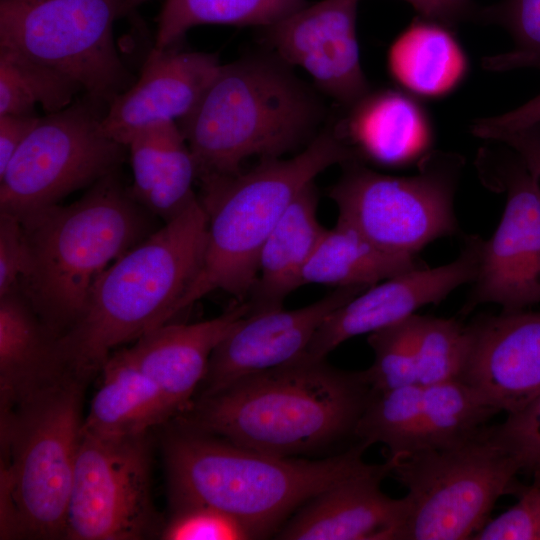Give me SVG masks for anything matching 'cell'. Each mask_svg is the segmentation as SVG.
<instances>
[{
    "instance_id": "7c38bea8",
    "label": "cell",
    "mask_w": 540,
    "mask_h": 540,
    "mask_svg": "<svg viewBox=\"0 0 540 540\" xmlns=\"http://www.w3.org/2000/svg\"><path fill=\"white\" fill-rule=\"evenodd\" d=\"M150 475L148 433L99 437L81 432L64 539L139 540L161 530Z\"/></svg>"
},
{
    "instance_id": "4316f807",
    "label": "cell",
    "mask_w": 540,
    "mask_h": 540,
    "mask_svg": "<svg viewBox=\"0 0 540 540\" xmlns=\"http://www.w3.org/2000/svg\"><path fill=\"white\" fill-rule=\"evenodd\" d=\"M101 372V386L83 419L82 433L99 437L138 435L175 415L156 383L125 349L111 354Z\"/></svg>"
},
{
    "instance_id": "d6986e66",
    "label": "cell",
    "mask_w": 540,
    "mask_h": 540,
    "mask_svg": "<svg viewBox=\"0 0 540 540\" xmlns=\"http://www.w3.org/2000/svg\"><path fill=\"white\" fill-rule=\"evenodd\" d=\"M220 66L212 53L153 48L138 80L108 104L101 123L104 134L127 147L149 126L178 122L194 108Z\"/></svg>"
},
{
    "instance_id": "1f68e13d",
    "label": "cell",
    "mask_w": 540,
    "mask_h": 540,
    "mask_svg": "<svg viewBox=\"0 0 540 540\" xmlns=\"http://www.w3.org/2000/svg\"><path fill=\"white\" fill-rule=\"evenodd\" d=\"M477 20L503 27L514 41L510 52L484 59V68L540 69V0H501L480 8Z\"/></svg>"
},
{
    "instance_id": "484cf974",
    "label": "cell",
    "mask_w": 540,
    "mask_h": 540,
    "mask_svg": "<svg viewBox=\"0 0 540 540\" xmlns=\"http://www.w3.org/2000/svg\"><path fill=\"white\" fill-rule=\"evenodd\" d=\"M387 69L405 92L438 99L463 83L469 60L452 27L419 16L389 46Z\"/></svg>"
},
{
    "instance_id": "cb8c5ba5",
    "label": "cell",
    "mask_w": 540,
    "mask_h": 540,
    "mask_svg": "<svg viewBox=\"0 0 540 540\" xmlns=\"http://www.w3.org/2000/svg\"><path fill=\"white\" fill-rule=\"evenodd\" d=\"M127 148L133 174L130 193L153 216L169 222L198 199L193 191L196 163L176 122L141 130Z\"/></svg>"
},
{
    "instance_id": "f35d334b",
    "label": "cell",
    "mask_w": 540,
    "mask_h": 540,
    "mask_svg": "<svg viewBox=\"0 0 540 540\" xmlns=\"http://www.w3.org/2000/svg\"><path fill=\"white\" fill-rule=\"evenodd\" d=\"M420 17L435 20L452 28L465 20H477L480 7L472 0H404Z\"/></svg>"
},
{
    "instance_id": "6da1fadb",
    "label": "cell",
    "mask_w": 540,
    "mask_h": 540,
    "mask_svg": "<svg viewBox=\"0 0 540 540\" xmlns=\"http://www.w3.org/2000/svg\"><path fill=\"white\" fill-rule=\"evenodd\" d=\"M372 392L365 370L298 359L199 396L180 414V424L257 452L291 457L354 436Z\"/></svg>"
},
{
    "instance_id": "83f0119b",
    "label": "cell",
    "mask_w": 540,
    "mask_h": 540,
    "mask_svg": "<svg viewBox=\"0 0 540 540\" xmlns=\"http://www.w3.org/2000/svg\"><path fill=\"white\" fill-rule=\"evenodd\" d=\"M422 266L416 257L384 251L351 226L340 222L325 228L302 274V286L323 284L368 288L404 271Z\"/></svg>"
},
{
    "instance_id": "603a6c76",
    "label": "cell",
    "mask_w": 540,
    "mask_h": 540,
    "mask_svg": "<svg viewBox=\"0 0 540 540\" xmlns=\"http://www.w3.org/2000/svg\"><path fill=\"white\" fill-rule=\"evenodd\" d=\"M68 372L59 338L22 292L0 295L1 411L15 408Z\"/></svg>"
},
{
    "instance_id": "f1b7e54d",
    "label": "cell",
    "mask_w": 540,
    "mask_h": 540,
    "mask_svg": "<svg viewBox=\"0 0 540 540\" xmlns=\"http://www.w3.org/2000/svg\"><path fill=\"white\" fill-rule=\"evenodd\" d=\"M305 5V0H166L158 16L154 48H170L202 24L267 28Z\"/></svg>"
},
{
    "instance_id": "d590c367",
    "label": "cell",
    "mask_w": 540,
    "mask_h": 540,
    "mask_svg": "<svg viewBox=\"0 0 540 540\" xmlns=\"http://www.w3.org/2000/svg\"><path fill=\"white\" fill-rule=\"evenodd\" d=\"M518 501L476 533L472 540H540V486L525 485Z\"/></svg>"
},
{
    "instance_id": "8d00e7d4",
    "label": "cell",
    "mask_w": 540,
    "mask_h": 540,
    "mask_svg": "<svg viewBox=\"0 0 540 540\" xmlns=\"http://www.w3.org/2000/svg\"><path fill=\"white\" fill-rule=\"evenodd\" d=\"M29 266V246L21 221L0 211V295L18 289Z\"/></svg>"
},
{
    "instance_id": "4fadbf2b",
    "label": "cell",
    "mask_w": 540,
    "mask_h": 540,
    "mask_svg": "<svg viewBox=\"0 0 540 540\" xmlns=\"http://www.w3.org/2000/svg\"><path fill=\"white\" fill-rule=\"evenodd\" d=\"M514 155L511 159L485 150L478 157L483 180L507 197L498 227L482 240L464 314L483 303L516 311L540 302V179Z\"/></svg>"
},
{
    "instance_id": "ffe728a7",
    "label": "cell",
    "mask_w": 540,
    "mask_h": 540,
    "mask_svg": "<svg viewBox=\"0 0 540 540\" xmlns=\"http://www.w3.org/2000/svg\"><path fill=\"white\" fill-rule=\"evenodd\" d=\"M392 462L372 464L320 492L276 533L285 540H401L406 518L404 497L381 489Z\"/></svg>"
},
{
    "instance_id": "52a82bcc",
    "label": "cell",
    "mask_w": 540,
    "mask_h": 540,
    "mask_svg": "<svg viewBox=\"0 0 540 540\" xmlns=\"http://www.w3.org/2000/svg\"><path fill=\"white\" fill-rule=\"evenodd\" d=\"M85 381L68 372L1 411V538H64Z\"/></svg>"
},
{
    "instance_id": "60d3db41",
    "label": "cell",
    "mask_w": 540,
    "mask_h": 540,
    "mask_svg": "<svg viewBox=\"0 0 540 540\" xmlns=\"http://www.w3.org/2000/svg\"><path fill=\"white\" fill-rule=\"evenodd\" d=\"M497 142L513 150L540 179V123L502 136Z\"/></svg>"
},
{
    "instance_id": "2e32d148",
    "label": "cell",
    "mask_w": 540,
    "mask_h": 540,
    "mask_svg": "<svg viewBox=\"0 0 540 540\" xmlns=\"http://www.w3.org/2000/svg\"><path fill=\"white\" fill-rule=\"evenodd\" d=\"M359 1L306 4L266 33L278 59L302 68L323 93L348 108L370 91L357 36Z\"/></svg>"
},
{
    "instance_id": "e575fe53",
    "label": "cell",
    "mask_w": 540,
    "mask_h": 540,
    "mask_svg": "<svg viewBox=\"0 0 540 540\" xmlns=\"http://www.w3.org/2000/svg\"><path fill=\"white\" fill-rule=\"evenodd\" d=\"M492 428L518 474L530 480L528 485L540 486V394Z\"/></svg>"
},
{
    "instance_id": "ab89813d",
    "label": "cell",
    "mask_w": 540,
    "mask_h": 540,
    "mask_svg": "<svg viewBox=\"0 0 540 540\" xmlns=\"http://www.w3.org/2000/svg\"><path fill=\"white\" fill-rule=\"evenodd\" d=\"M40 117L29 115H0V174L35 127Z\"/></svg>"
},
{
    "instance_id": "9a60e30c",
    "label": "cell",
    "mask_w": 540,
    "mask_h": 540,
    "mask_svg": "<svg viewBox=\"0 0 540 540\" xmlns=\"http://www.w3.org/2000/svg\"><path fill=\"white\" fill-rule=\"evenodd\" d=\"M482 238L468 236L450 263L416 267L376 283L337 307L321 324L304 353V361H322L339 345L371 334L437 304L477 275ZM297 359V360H298Z\"/></svg>"
},
{
    "instance_id": "e0dca14e",
    "label": "cell",
    "mask_w": 540,
    "mask_h": 540,
    "mask_svg": "<svg viewBox=\"0 0 540 540\" xmlns=\"http://www.w3.org/2000/svg\"><path fill=\"white\" fill-rule=\"evenodd\" d=\"M459 381L499 413L515 412L540 394V311H502L465 325Z\"/></svg>"
},
{
    "instance_id": "d6a6232c",
    "label": "cell",
    "mask_w": 540,
    "mask_h": 540,
    "mask_svg": "<svg viewBox=\"0 0 540 540\" xmlns=\"http://www.w3.org/2000/svg\"><path fill=\"white\" fill-rule=\"evenodd\" d=\"M411 317L368 335L374 360L365 373L375 392L417 385Z\"/></svg>"
},
{
    "instance_id": "ba28073f",
    "label": "cell",
    "mask_w": 540,
    "mask_h": 540,
    "mask_svg": "<svg viewBox=\"0 0 540 540\" xmlns=\"http://www.w3.org/2000/svg\"><path fill=\"white\" fill-rule=\"evenodd\" d=\"M388 460L407 490L401 540L472 539L501 497L525 487L488 424L451 445Z\"/></svg>"
},
{
    "instance_id": "7a4b0ae2",
    "label": "cell",
    "mask_w": 540,
    "mask_h": 540,
    "mask_svg": "<svg viewBox=\"0 0 540 540\" xmlns=\"http://www.w3.org/2000/svg\"><path fill=\"white\" fill-rule=\"evenodd\" d=\"M357 442L319 460L279 457L183 425L164 440L171 502L213 506L239 521L252 539L274 533L285 519L336 482L368 469Z\"/></svg>"
},
{
    "instance_id": "4dcf8cb0",
    "label": "cell",
    "mask_w": 540,
    "mask_h": 540,
    "mask_svg": "<svg viewBox=\"0 0 540 540\" xmlns=\"http://www.w3.org/2000/svg\"><path fill=\"white\" fill-rule=\"evenodd\" d=\"M411 320L417 385L458 380L466 354L465 325L418 314Z\"/></svg>"
},
{
    "instance_id": "d4e9b609",
    "label": "cell",
    "mask_w": 540,
    "mask_h": 540,
    "mask_svg": "<svg viewBox=\"0 0 540 540\" xmlns=\"http://www.w3.org/2000/svg\"><path fill=\"white\" fill-rule=\"evenodd\" d=\"M324 230L312 182L288 205L262 247L250 312L282 307L283 300L302 286L303 270Z\"/></svg>"
},
{
    "instance_id": "ac0fdd59",
    "label": "cell",
    "mask_w": 540,
    "mask_h": 540,
    "mask_svg": "<svg viewBox=\"0 0 540 540\" xmlns=\"http://www.w3.org/2000/svg\"><path fill=\"white\" fill-rule=\"evenodd\" d=\"M365 289L340 287L300 308L250 312L213 351L199 396L215 393L245 376L297 360L324 320Z\"/></svg>"
},
{
    "instance_id": "30bf717a",
    "label": "cell",
    "mask_w": 540,
    "mask_h": 540,
    "mask_svg": "<svg viewBox=\"0 0 540 540\" xmlns=\"http://www.w3.org/2000/svg\"><path fill=\"white\" fill-rule=\"evenodd\" d=\"M122 0H0V47L74 79L109 104L133 83L115 47Z\"/></svg>"
},
{
    "instance_id": "5b68a950",
    "label": "cell",
    "mask_w": 540,
    "mask_h": 540,
    "mask_svg": "<svg viewBox=\"0 0 540 540\" xmlns=\"http://www.w3.org/2000/svg\"><path fill=\"white\" fill-rule=\"evenodd\" d=\"M280 59L249 57L220 66L178 121L197 178L237 174L250 157L277 158L311 137L322 109Z\"/></svg>"
},
{
    "instance_id": "b9f144b4",
    "label": "cell",
    "mask_w": 540,
    "mask_h": 540,
    "mask_svg": "<svg viewBox=\"0 0 540 540\" xmlns=\"http://www.w3.org/2000/svg\"><path fill=\"white\" fill-rule=\"evenodd\" d=\"M148 0H122L121 14H127L132 12L136 7Z\"/></svg>"
},
{
    "instance_id": "277c9868",
    "label": "cell",
    "mask_w": 540,
    "mask_h": 540,
    "mask_svg": "<svg viewBox=\"0 0 540 540\" xmlns=\"http://www.w3.org/2000/svg\"><path fill=\"white\" fill-rule=\"evenodd\" d=\"M19 220L30 266L18 289L58 338L79 321L101 274L155 231L153 215L115 173L69 205L56 204Z\"/></svg>"
},
{
    "instance_id": "3957f363",
    "label": "cell",
    "mask_w": 540,
    "mask_h": 540,
    "mask_svg": "<svg viewBox=\"0 0 540 540\" xmlns=\"http://www.w3.org/2000/svg\"><path fill=\"white\" fill-rule=\"evenodd\" d=\"M207 216L198 198L116 259L96 281L79 321L59 345L67 369L87 380L111 352L168 323L200 268Z\"/></svg>"
},
{
    "instance_id": "8992f818",
    "label": "cell",
    "mask_w": 540,
    "mask_h": 540,
    "mask_svg": "<svg viewBox=\"0 0 540 540\" xmlns=\"http://www.w3.org/2000/svg\"><path fill=\"white\" fill-rule=\"evenodd\" d=\"M355 158L338 130L327 131L291 158H266L246 172L200 179L207 216L204 253L175 315L213 291L250 293L262 247L288 205L327 168Z\"/></svg>"
},
{
    "instance_id": "44dd1931",
    "label": "cell",
    "mask_w": 540,
    "mask_h": 540,
    "mask_svg": "<svg viewBox=\"0 0 540 540\" xmlns=\"http://www.w3.org/2000/svg\"><path fill=\"white\" fill-rule=\"evenodd\" d=\"M250 312L248 302L190 324L165 323L125 348L132 361L161 390L175 415L182 414L206 375L210 357L233 327Z\"/></svg>"
},
{
    "instance_id": "8fae6325",
    "label": "cell",
    "mask_w": 540,
    "mask_h": 540,
    "mask_svg": "<svg viewBox=\"0 0 540 540\" xmlns=\"http://www.w3.org/2000/svg\"><path fill=\"white\" fill-rule=\"evenodd\" d=\"M102 105L87 96L39 118L0 174V211L20 219L116 172L126 146L104 134Z\"/></svg>"
},
{
    "instance_id": "74e56055",
    "label": "cell",
    "mask_w": 540,
    "mask_h": 540,
    "mask_svg": "<svg viewBox=\"0 0 540 540\" xmlns=\"http://www.w3.org/2000/svg\"><path fill=\"white\" fill-rule=\"evenodd\" d=\"M540 123V94L504 114L473 121L472 133L482 139L498 141L502 136Z\"/></svg>"
},
{
    "instance_id": "9c48e42d",
    "label": "cell",
    "mask_w": 540,
    "mask_h": 540,
    "mask_svg": "<svg viewBox=\"0 0 540 540\" xmlns=\"http://www.w3.org/2000/svg\"><path fill=\"white\" fill-rule=\"evenodd\" d=\"M463 164L457 154L432 151L415 175L393 176L351 161L329 196L338 221L384 251L416 257L429 243L457 233L454 195Z\"/></svg>"
},
{
    "instance_id": "f546056e",
    "label": "cell",
    "mask_w": 540,
    "mask_h": 540,
    "mask_svg": "<svg viewBox=\"0 0 540 540\" xmlns=\"http://www.w3.org/2000/svg\"><path fill=\"white\" fill-rule=\"evenodd\" d=\"M82 90L71 77L17 51L0 47V115H29L39 104L47 114L68 107Z\"/></svg>"
},
{
    "instance_id": "5bb4252c",
    "label": "cell",
    "mask_w": 540,
    "mask_h": 540,
    "mask_svg": "<svg viewBox=\"0 0 540 540\" xmlns=\"http://www.w3.org/2000/svg\"><path fill=\"white\" fill-rule=\"evenodd\" d=\"M498 413L459 380L407 385L373 391L354 437L384 445L387 459H396L463 440Z\"/></svg>"
},
{
    "instance_id": "836d02e7",
    "label": "cell",
    "mask_w": 540,
    "mask_h": 540,
    "mask_svg": "<svg viewBox=\"0 0 540 540\" xmlns=\"http://www.w3.org/2000/svg\"><path fill=\"white\" fill-rule=\"evenodd\" d=\"M171 505V515L159 534L161 539H252L239 521L213 506L191 501L171 502Z\"/></svg>"
},
{
    "instance_id": "7402d4cb",
    "label": "cell",
    "mask_w": 540,
    "mask_h": 540,
    "mask_svg": "<svg viewBox=\"0 0 540 540\" xmlns=\"http://www.w3.org/2000/svg\"><path fill=\"white\" fill-rule=\"evenodd\" d=\"M338 132L356 156L384 167L419 164L433 151L430 115L400 88L370 90L349 107Z\"/></svg>"
}]
</instances>
